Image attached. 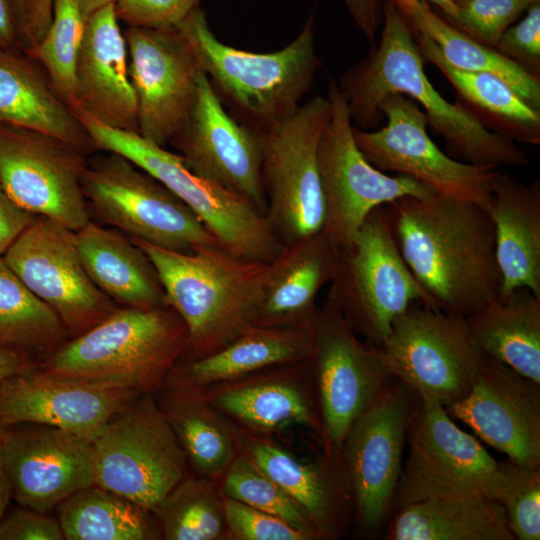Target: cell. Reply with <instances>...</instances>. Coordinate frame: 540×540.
<instances>
[{
  "label": "cell",
  "instance_id": "obj_20",
  "mask_svg": "<svg viewBox=\"0 0 540 540\" xmlns=\"http://www.w3.org/2000/svg\"><path fill=\"white\" fill-rule=\"evenodd\" d=\"M171 146L192 172L239 194L266 215L259 135L229 113L204 71L193 109Z\"/></svg>",
  "mask_w": 540,
  "mask_h": 540
},
{
  "label": "cell",
  "instance_id": "obj_41",
  "mask_svg": "<svg viewBox=\"0 0 540 540\" xmlns=\"http://www.w3.org/2000/svg\"><path fill=\"white\" fill-rule=\"evenodd\" d=\"M217 486L221 496L275 515L306 534L310 540L320 539L299 506L242 451L239 450Z\"/></svg>",
  "mask_w": 540,
  "mask_h": 540
},
{
  "label": "cell",
  "instance_id": "obj_12",
  "mask_svg": "<svg viewBox=\"0 0 540 540\" xmlns=\"http://www.w3.org/2000/svg\"><path fill=\"white\" fill-rule=\"evenodd\" d=\"M381 349L393 378L444 407L468 393L485 357L466 318L421 303L395 319Z\"/></svg>",
  "mask_w": 540,
  "mask_h": 540
},
{
  "label": "cell",
  "instance_id": "obj_13",
  "mask_svg": "<svg viewBox=\"0 0 540 540\" xmlns=\"http://www.w3.org/2000/svg\"><path fill=\"white\" fill-rule=\"evenodd\" d=\"M406 440L409 456L395 494L400 507L436 496L477 495L496 501L500 463L453 422L443 405L415 395Z\"/></svg>",
  "mask_w": 540,
  "mask_h": 540
},
{
  "label": "cell",
  "instance_id": "obj_7",
  "mask_svg": "<svg viewBox=\"0 0 540 540\" xmlns=\"http://www.w3.org/2000/svg\"><path fill=\"white\" fill-rule=\"evenodd\" d=\"M326 302L361 339L380 348L395 319L411 305L438 309L405 263L386 205L375 208L350 246L339 250Z\"/></svg>",
  "mask_w": 540,
  "mask_h": 540
},
{
  "label": "cell",
  "instance_id": "obj_48",
  "mask_svg": "<svg viewBox=\"0 0 540 540\" xmlns=\"http://www.w3.org/2000/svg\"><path fill=\"white\" fill-rule=\"evenodd\" d=\"M52 1L13 0L26 48L36 44L45 34L51 21Z\"/></svg>",
  "mask_w": 540,
  "mask_h": 540
},
{
  "label": "cell",
  "instance_id": "obj_10",
  "mask_svg": "<svg viewBox=\"0 0 540 540\" xmlns=\"http://www.w3.org/2000/svg\"><path fill=\"white\" fill-rule=\"evenodd\" d=\"M327 96H315L260 138L266 217L282 244L320 232L325 202L318 144L329 118Z\"/></svg>",
  "mask_w": 540,
  "mask_h": 540
},
{
  "label": "cell",
  "instance_id": "obj_24",
  "mask_svg": "<svg viewBox=\"0 0 540 540\" xmlns=\"http://www.w3.org/2000/svg\"><path fill=\"white\" fill-rule=\"evenodd\" d=\"M240 432L266 437L288 425L324 431L310 362L270 367L200 389Z\"/></svg>",
  "mask_w": 540,
  "mask_h": 540
},
{
  "label": "cell",
  "instance_id": "obj_26",
  "mask_svg": "<svg viewBox=\"0 0 540 540\" xmlns=\"http://www.w3.org/2000/svg\"><path fill=\"white\" fill-rule=\"evenodd\" d=\"M239 450L299 506L320 539L343 535L353 505L339 454L325 450L319 460L304 463L266 437L242 432Z\"/></svg>",
  "mask_w": 540,
  "mask_h": 540
},
{
  "label": "cell",
  "instance_id": "obj_23",
  "mask_svg": "<svg viewBox=\"0 0 540 540\" xmlns=\"http://www.w3.org/2000/svg\"><path fill=\"white\" fill-rule=\"evenodd\" d=\"M138 395L123 387L57 376L37 365L0 382V425L42 424L92 439Z\"/></svg>",
  "mask_w": 540,
  "mask_h": 540
},
{
  "label": "cell",
  "instance_id": "obj_4",
  "mask_svg": "<svg viewBox=\"0 0 540 540\" xmlns=\"http://www.w3.org/2000/svg\"><path fill=\"white\" fill-rule=\"evenodd\" d=\"M132 240L152 261L168 307L187 328L181 360L216 352L252 323L269 263L241 258L219 245L182 253Z\"/></svg>",
  "mask_w": 540,
  "mask_h": 540
},
{
  "label": "cell",
  "instance_id": "obj_2",
  "mask_svg": "<svg viewBox=\"0 0 540 540\" xmlns=\"http://www.w3.org/2000/svg\"><path fill=\"white\" fill-rule=\"evenodd\" d=\"M380 40L367 55L344 71L337 83L352 123L378 127L381 101L389 94L407 95L424 108L428 125L454 159L480 166L528 167L530 160L514 141L483 127L459 104L446 100L430 83L424 59L395 2H384Z\"/></svg>",
  "mask_w": 540,
  "mask_h": 540
},
{
  "label": "cell",
  "instance_id": "obj_6",
  "mask_svg": "<svg viewBox=\"0 0 540 540\" xmlns=\"http://www.w3.org/2000/svg\"><path fill=\"white\" fill-rule=\"evenodd\" d=\"M79 120L96 150L118 153L152 175L199 218L219 245L241 258L270 263L281 249L263 213L239 194L192 172L183 158L137 132L111 128L87 113Z\"/></svg>",
  "mask_w": 540,
  "mask_h": 540
},
{
  "label": "cell",
  "instance_id": "obj_28",
  "mask_svg": "<svg viewBox=\"0 0 540 540\" xmlns=\"http://www.w3.org/2000/svg\"><path fill=\"white\" fill-rule=\"evenodd\" d=\"M491 191L499 295L527 288L540 297V181L523 183L497 169Z\"/></svg>",
  "mask_w": 540,
  "mask_h": 540
},
{
  "label": "cell",
  "instance_id": "obj_15",
  "mask_svg": "<svg viewBox=\"0 0 540 540\" xmlns=\"http://www.w3.org/2000/svg\"><path fill=\"white\" fill-rule=\"evenodd\" d=\"M309 360L324 431V449L341 456L357 417L393 378L382 349L361 339L325 301L313 323Z\"/></svg>",
  "mask_w": 540,
  "mask_h": 540
},
{
  "label": "cell",
  "instance_id": "obj_46",
  "mask_svg": "<svg viewBox=\"0 0 540 540\" xmlns=\"http://www.w3.org/2000/svg\"><path fill=\"white\" fill-rule=\"evenodd\" d=\"M202 0H117L116 16L126 26L175 27L194 10Z\"/></svg>",
  "mask_w": 540,
  "mask_h": 540
},
{
  "label": "cell",
  "instance_id": "obj_53",
  "mask_svg": "<svg viewBox=\"0 0 540 540\" xmlns=\"http://www.w3.org/2000/svg\"><path fill=\"white\" fill-rule=\"evenodd\" d=\"M11 500L12 494L4 458V426L0 425V519L10 507Z\"/></svg>",
  "mask_w": 540,
  "mask_h": 540
},
{
  "label": "cell",
  "instance_id": "obj_5",
  "mask_svg": "<svg viewBox=\"0 0 540 540\" xmlns=\"http://www.w3.org/2000/svg\"><path fill=\"white\" fill-rule=\"evenodd\" d=\"M187 340L184 322L170 307H118L38 367L57 376L155 394L182 359Z\"/></svg>",
  "mask_w": 540,
  "mask_h": 540
},
{
  "label": "cell",
  "instance_id": "obj_21",
  "mask_svg": "<svg viewBox=\"0 0 540 540\" xmlns=\"http://www.w3.org/2000/svg\"><path fill=\"white\" fill-rule=\"evenodd\" d=\"M4 458L12 499L43 513L95 484L92 439L64 429L4 426Z\"/></svg>",
  "mask_w": 540,
  "mask_h": 540
},
{
  "label": "cell",
  "instance_id": "obj_33",
  "mask_svg": "<svg viewBox=\"0 0 540 540\" xmlns=\"http://www.w3.org/2000/svg\"><path fill=\"white\" fill-rule=\"evenodd\" d=\"M411 32L424 61L433 64L454 88V101L483 127L514 142L540 144L539 110L530 107L511 86L493 74L454 68L428 37Z\"/></svg>",
  "mask_w": 540,
  "mask_h": 540
},
{
  "label": "cell",
  "instance_id": "obj_17",
  "mask_svg": "<svg viewBox=\"0 0 540 540\" xmlns=\"http://www.w3.org/2000/svg\"><path fill=\"white\" fill-rule=\"evenodd\" d=\"M415 394L392 378L350 427L341 462L353 513L366 531L379 529L395 498Z\"/></svg>",
  "mask_w": 540,
  "mask_h": 540
},
{
  "label": "cell",
  "instance_id": "obj_14",
  "mask_svg": "<svg viewBox=\"0 0 540 540\" xmlns=\"http://www.w3.org/2000/svg\"><path fill=\"white\" fill-rule=\"evenodd\" d=\"M386 124L374 131L353 125L355 141L365 158L384 173L411 177L437 194L474 202L487 209L496 167L452 158L427 132L425 112L411 98L387 95L379 105Z\"/></svg>",
  "mask_w": 540,
  "mask_h": 540
},
{
  "label": "cell",
  "instance_id": "obj_42",
  "mask_svg": "<svg viewBox=\"0 0 540 540\" xmlns=\"http://www.w3.org/2000/svg\"><path fill=\"white\" fill-rule=\"evenodd\" d=\"M496 501L503 507L515 539H540V471L500 463Z\"/></svg>",
  "mask_w": 540,
  "mask_h": 540
},
{
  "label": "cell",
  "instance_id": "obj_55",
  "mask_svg": "<svg viewBox=\"0 0 540 540\" xmlns=\"http://www.w3.org/2000/svg\"><path fill=\"white\" fill-rule=\"evenodd\" d=\"M117 0H80V5L83 14L87 18L90 14L96 10L105 7L107 5L115 4Z\"/></svg>",
  "mask_w": 540,
  "mask_h": 540
},
{
  "label": "cell",
  "instance_id": "obj_31",
  "mask_svg": "<svg viewBox=\"0 0 540 540\" xmlns=\"http://www.w3.org/2000/svg\"><path fill=\"white\" fill-rule=\"evenodd\" d=\"M75 238L87 274L117 306L143 310L168 307L155 266L127 235L90 220L75 231Z\"/></svg>",
  "mask_w": 540,
  "mask_h": 540
},
{
  "label": "cell",
  "instance_id": "obj_51",
  "mask_svg": "<svg viewBox=\"0 0 540 540\" xmlns=\"http://www.w3.org/2000/svg\"><path fill=\"white\" fill-rule=\"evenodd\" d=\"M0 48L12 51L25 50L13 0H0Z\"/></svg>",
  "mask_w": 540,
  "mask_h": 540
},
{
  "label": "cell",
  "instance_id": "obj_25",
  "mask_svg": "<svg viewBox=\"0 0 540 540\" xmlns=\"http://www.w3.org/2000/svg\"><path fill=\"white\" fill-rule=\"evenodd\" d=\"M75 109L103 124L138 133L137 99L128 50L114 4L90 14L75 68Z\"/></svg>",
  "mask_w": 540,
  "mask_h": 540
},
{
  "label": "cell",
  "instance_id": "obj_56",
  "mask_svg": "<svg viewBox=\"0 0 540 540\" xmlns=\"http://www.w3.org/2000/svg\"><path fill=\"white\" fill-rule=\"evenodd\" d=\"M464 0H454L455 4H460L461 2H463Z\"/></svg>",
  "mask_w": 540,
  "mask_h": 540
},
{
  "label": "cell",
  "instance_id": "obj_9",
  "mask_svg": "<svg viewBox=\"0 0 540 540\" xmlns=\"http://www.w3.org/2000/svg\"><path fill=\"white\" fill-rule=\"evenodd\" d=\"M95 484L149 512L189 474L184 451L155 394L136 396L92 438Z\"/></svg>",
  "mask_w": 540,
  "mask_h": 540
},
{
  "label": "cell",
  "instance_id": "obj_37",
  "mask_svg": "<svg viewBox=\"0 0 540 540\" xmlns=\"http://www.w3.org/2000/svg\"><path fill=\"white\" fill-rule=\"evenodd\" d=\"M55 511L65 540L161 539L153 513L96 484L72 494Z\"/></svg>",
  "mask_w": 540,
  "mask_h": 540
},
{
  "label": "cell",
  "instance_id": "obj_1",
  "mask_svg": "<svg viewBox=\"0 0 540 540\" xmlns=\"http://www.w3.org/2000/svg\"><path fill=\"white\" fill-rule=\"evenodd\" d=\"M399 251L436 307L467 318L501 290L487 209L437 193L386 204Z\"/></svg>",
  "mask_w": 540,
  "mask_h": 540
},
{
  "label": "cell",
  "instance_id": "obj_18",
  "mask_svg": "<svg viewBox=\"0 0 540 540\" xmlns=\"http://www.w3.org/2000/svg\"><path fill=\"white\" fill-rule=\"evenodd\" d=\"M3 258L27 288L54 311L70 338L91 329L119 307L87 274L75 231L55 220L37 216Z\"/></svg>",
  "mask_w": 540,
  "mask_h": 540
},
{
  "label": "cell",
  "instance_id": "obj_50",
  "mask_svg": "<svg viewBox=\"0 0 540 540\" xmlns=\"http://www.w3.org/2000/svg\"><path fill=\"white\" fill-rule=\"evenodd\" d=\"M342 2L355 25L370 46L376 44V33L383 21L384 0H338Z\"/></svg>",
  "mask_w": 540,
  "mask_h": 540
},
{
  "label": "cell",
  "instance_id": "obj_30",
  "mask_svg": "<svg viewBox=\"0 0 540 540\" xmlns=\"http://www.w3.org/2000/svg\"><path fill=\"white\" fill-rule=\"evenodd\" d=\"M0 123L53 135L89 155L96 151L73 110L25 51L0 48Z\"/></svg>",
  "mask_w": 540,
  "mask_h": 540
},
{
  "label": "cell",
  "instance_id": "obj_47",
  "mask_svg": "<svg viewBox=\"0 0 540 540\" xmlns=\"http://www.w3.org/2000/svg\"><path fill=\"white\" fill-rule=\"evenodd\" d=\"M0 540H65L56 517L20 506L0 519Z\"/></svg>",
  "mask_w": 540,
  "mask_h": 540
},
{
  "label": "cell",
  "instance_id": "obj_45",
  "mask_svg": "<svg viewBox=\"0 0 540 540\" xmlns=\"http://www.w3.org/2000/svg\"><path fill=\"white\" fill-rule=\"evenodd\" d=\"M524 72L540 79V1L533 2L494 48Z\"/></svg>",
  "mask_w": 540,
  "mask_h": 540
},
{
  "label": "cell",
  "instance_id": "obj_36",
  "mask_svg": "<svg viewBox=\"0 0 540 540\" xmlns=\"http://www.w3.org/2000/svg\"><path fill=\"white\" fill-rule=\"evenodd\" d=\"M395 4L409 28L428 37L451 66L501 78L530 107L540 111L539 78L452 26L425 0H396Z\"/></svg>",
  "mask_w": 540,
  "mask_h": 540
},
{
  "label": "cell",
  "instance_id": "obj_11",
  "mask_svg": "<svg viewBox=\"0 0 540 540\" xmlns=\"http://www.w3.org/2000/svg\"><path fill=\"white\" fill-rule=\"evenodd\" d=\"M330 114L318 144V167L325 202L322 232L339 250L355 239L367 216L377 207L406 196L436 192L404 175L375 168L360 151L347 103L335 81L327 89Z\"/></svg>",
  "mask_w": 540,
  "mask_h": 540
},
{
  "label": "cell",
  "instance_id": "obj_3",
  "mask_svg": "<svg viewBox=\"0 0 540 540\" xmlns=\"http://www.w3.org/2000/svg\"><path fill=\"white\" fill-rule=\"evenodd\" d=\"M175 27L193 47L225 108L255 132L292 115L321 67L313 15L290 43L267 53L242 50L220 41L201 7Z\"/></svg>",
  "mask_w": 540,
  "mask_h": 540
},
{
  "label": "cell",
  "instance_id": "obj_44",
  "mask_svg": "<svg viewBox=\"0 0 540 540\" xmlns=\"http://www.w3.org/2000/svg\"><path fill=\"white\" fill-rule=\"evenodd\" d=\"M227 539L236 540H310L281 518L240 501L223 497Z\"/></svg>",
  "mask_w": 540,
  "mask_h": 540
},
{
  "label": "cell",
  "instance_id": "obj_22",
  "mask_svg": "<svg viewBox=\"0 0 540 540\" xmlns=\"http://www.w3.org/2000/svg\"><path fill=\"white\" fill-rule=\"evenodd\" d=\"M445 408L513 464L539 469L540 384L485 355L468 393Z\"/></svg>",
  "mask_w": 540,
  "mask_h": 540
},
{
  "label": "cell",
  "instance_id": "obj_32",
  "mask_svg": "<svg viewBox=\"0 0 540 540\" xmlns=\"http://www.w3.org/2000/svg\"><path fill=\"white\" fill-rule=\"evenodd\" d=\"M193 474L218 483L239 452L241 432L200 389L164 384L155 393Z\"/></svg>",
  "mask_w": 540,
  "mask_h": 540
},
{
  "label": "cell",
  "instance_id": "obj_8",
  "mask_svg": "<svg viewBox=\"0 0 540 540\" xmlns=\"http://www.w3.org/2000/svg\"><path fill=\"white\" fill-rule=\"evenodd\" d=\"M82 189L90 214L131 239L182 253L219 245L182 200L118 153L91 154Z\"/></svg>",
  "mask_w": 540,
  "mask_h": 540
},
{
  "label": "cell",
  "instance_id": "obj_34",
  "mask_svg": "<svg viewBox=\"0 0 540 540\" xmlns=\"http://www.w3.org/2000/svg\"><path fill=\"white\" fill-rule=\"evenodd\" d=\"M482 352L540 384V297L527 288L499 295L466 318Z\"/></svg>",
  "mask_w": 540,
  "mask_h": 540
},
{
  "label": "cell",
  "instance_id": "obj_40",
  "mask_svg": "<svg viewBox=\"0 0 540 540\" xmlns=\"http://www.w3.org/2000/svg\"><path fill=\"white\" fill-rule=\"evenodd\" d=\"M85 21L80 0H53L51 21L45 34L25 50L41 65L72 110L76 106L75 68Z\"/></svg>",
  "mask_w": 540,
  "mask_h": 540
},
{
  "label": "cell",
  "instance_id": "obj_49",
  "mask_svg": "<svg viewBox=\"0 0 540 540\" xmlns=\"http://www.w3.org/2000/svg\"><path fill=\"white\" fill-rule=\"evenodd\" d=\"M37 216L19 207L7 194L0 182V255Z\"/></svg>",
  "mask_w": 540,
  "mask_h": 540
},
{
  "label": "cell",
  "instance_id": "obj_27",
  "mask_svg": "<svg viewBox=\"0 0 540 540\" xmlns=\"http://www.w3.org/2000/svg\"><path fill=\"white\" fill-rule=\"evenodd\" d=\"M337 249L322 232L282 244L269 263L252 323L269 327H311L320 290L332 281Z\"/></svg>",
  "mask_w": 540,
  "mask_h": 540
},
{
  "label": "cell",
  "instance_id": "obj_38",
  "mask_svg": "<svg viewBox=\"0 0 540 540\" xmlns=\"http://www.w3.org/2000/svg\"><path fill=\"white\" fill-rule=\"evenodd\" d=\"M68 339L54 311L27 288L0 255V347L37 360Z\"/></svg>",
  "mask_w": 540,
  "mask_h": 540
},
{
  "label": "cell",
  "instance_id": "obj_54",
  "mask_svg": "<svg viewBox=\"0 0 540 540\" xmlns=\"http://www.w3.org/2000/svg\"><path fill=\"white\" fill-rule=\"evenodd\" d=\"M396 0H384V2H395ZM429 4L435 5L444 19L452 18L457 9L454 0H425Z\"/></svg>",
  "mask_w": 540,
  "mask_h": 540
},
{
  "label": "cell",
  "instance_id": "obj_39",
  "mask_svg": "<svg viewBox=\"0 0 540 540\" xmlns=\"http://www.w3.org/2000/svg\"><path fill=\"white\" fill-rule=\"evenodd\" d=\"M161 539H227V526L217 483L188 474L154 512Z\"/></svg>",
  "mask_w": 540,
  "mask_h": 540
},
{
  "label": "cell",
  "instance_id": "obj_35",
  "mask_svg": "<svg viewBox=\"0 0 540 540\" xmlns=\"http://www.w3.org/2000/svg\"><path fill=\"white\" fill-rule=\"evenodd\" d=\"M392 540H514L503 507L477 495L428 497L400 507Z\"/></svg>",
  "mask_w": 540,
  "mask_h": 540
},
{
  "label": "cell",
  "instance_id": "obj_52",
  "mask_svg": "<svg viewBox=\"0 0 540 540\" xmlns=\"http://www.w3.org/2000/svg\"><path fill=\"white\" fill-rule=\"evenodd\" d=\"M38 363L25 353L0 347V382L16 373L32 369Z\"/></svg>",
  "mask_w": 540,
  "mask_h": 540
},
{
  "label": "cell",
  "instance_id": "obj_29",
  "mask_svg": "<svg viewBox=\"0 0 540 540\" xmlns=\"http://www.w3.org/2000/svg\"><path fill=\"white\" fill-rule=\"evenodd\" d=\"M314 349L311 327L250 324L230 343L198 359L180 360L165 384L201 389L270 367L309 361Z\"/></svg>",
  "mask_w": 540,
  "mask_h": 540
},
{
  "label": "cell",
  "instance_id": "obj_43",
  "mask_svg": "<svg viewBox=\"0 0 540 540\" xmlns=\"http://www.w3.org/2000/svg\"><path fill=\"white\" fill-rule=\"evenodd\" d=\"M540 0H464L455 15L445 19L479 43L495 48L502 34L528 7Z\"/></svg>",
  "mask_w": 540,
  "mask_h": 540
},
{
  "label": "cell",
  "instance_id": "obj_16",
  "mask_svg": "<svg viewBox=\"0 0 540 540\" xmlns=\"http://www.w3.org/2000/svg\"><path fill=\"white\" fill-rule=\"evenodd\" d=\"M89 156L53 135L0 123V182L9 197L73 231L91 220L82 189Z\"/></svg>",
  "mask_w": 540,
  "mask_h": 540
},
{
  "label": "cell",
  "instance_id": "obj_19",
  "mask_svg": "<svg viewBox=\"0 0 540 540\" xmlns=\"http://www.w3.org/2000/svg\"><path fill=\"white\" fill-rule=\"evenodd\" d=\"M123 32L137 99L138 133L166 147L193 109L202 66L176 27L127 26Z\"/></svg>",
  "mask_w": 540,
  "mask_h": 540
}]
</instances>
